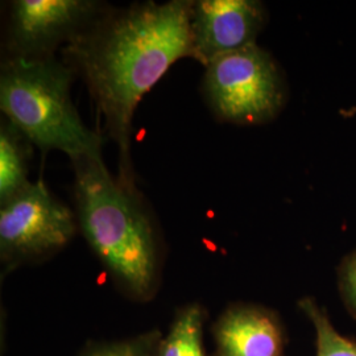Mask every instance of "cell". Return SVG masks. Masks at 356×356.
Instances as JSON below:
<instances>
[{"label": "cell", "mask_w": 356, "mask_h": 356, "mask_svg": "<svg viewBox=\"0 0 356 356\" xmlns=\"http://www.w3.org/2000/svg\"><path fill=\"white\" fill-rule=\"evenodd\" d=\"M74 74L56 56L38 60L7 57L0 73V108L42 152L57 149L72 161L103 159L102 136L82 122L72 101Z\"/></svg>", "instance_id": "obj_3"}, {"label": "cell", "mask_w": 356, "mask_h": 356, "mask_svg": "<svg viewBox=\"0 0 356 356\" xmlns=\"http://www.w3.org/2000/svg\"><path fill=\"white\" fill-rule=\"evenodd\" d=\"M204 98L216 118L236 126L273 120L288 99L276 60L257 44L220 56L204 66Z\"/></svg>", "instance_id": "obj_4"}, {"label": "cell", "mask_w": 356, "mask_h": 356, "mask_svg": "<svg viewBox=\"0 0 356 356\" xmlns=\"http://www.w3.org/2000/svg\"><path fill=\"white\" fill-rule=\"evenodd\" d=\"M72 164L81 232L128 293L151 297L159 281V244L140 194L114 177L103 159L85 157Z\"/></svg>", "instance_id": "obj_2"}, {"label": "cell", "mask_w": 356, "mask_h": 356, "mask_svg": "<svg viewBox=\"0 0 356 356\" xmlns=\"http://www.w3.org/2000/svg\"><path fill=\"white\" fill-rule=\"evenodd\" d=\"M266 23V7L257 0L193 1L194 60L206 66L220 56L254 45Z\"/></svg>", "instance_id": "obj_7"}, {"label": "cell", "mask_w": 356, "mask_h": 356, "mask_svg": "<svg viewBox=\"0 0 356 356\" xmlns=\"http://www.w3.org/2000/svg\"><path fill=\"white\" fill-rule=\"evenodd\" d=\"M161 339L159 331H149L123 341L98 344L81 356H153Z\"/></svg>", "instance_id": "obj_12"}, {"label": "cell", "mask_w": 356, "mask_h": 356, "mask_svg": "<svg viewBox=\"0 0 356 356\" xmlns=\"http://www.w3.org/2000/svg\"><path fill=\"white\" fill-rule=\"evenodd\" d=\"M31 141L13 126L3 120L0 126V204H6L31 184L28 166Z\"/></svg>", "instance_id": "obj_9"}, {"label": "cell", "mask_w": 356, "mask_h": 356, "mask_svg": "<svg viewBox=\"0 0 356 356\" xmlns=\"http://www.w3.org/2000/svg\"><path fill=\"white\" fill-rule=\"evenodd\" d=\"M160 343H161V342H160ZM159 347H160V346H159ZM153 356H160V353H159V348H157V351L154 353V355Z\"/></svg>", "instance_id": "obj_14"}, {"label": "cell", "mask_w": 356, "mask_h": 356, "mask_svg": "<svg viewBox=\"0 0 356 356\" xmlns=\"http://www.w3.org/2000/svg\"><path fill=\"white\" fill-rule=\"evenodd\" d=\"M300 309L316 331V356H356V342L342 335L331 323L329 314L312 297L298 301Z\"/></svg>", "instance_id": "obj_11"}, {"label": "cell", "mask_w": 356, "mask_h": 356, "mask_svg": "<svg viewBox=\"0 0 356 356\" xmlns=\"http://www.w3.org/2000/svg\"><path fill=\"white\" fill-rule=\"evenodd\" d=\"M204 310L198 304L184 307L159 347L160 356H204Z\"/></svg>", "instance_id": "obj_10"}, {"label": "cell", "mask_w": 356, "mask_h": 356, "mask_svg": "<svg viewBox=\"0 0 356 356\" xmlns=\"http://www.w3.org/2000/svg\"><path fill=\"white\" fill-rule=\"evenodd\" d=\"M218 356H282L284 331L275 312L264 306L236 304L216 325Z\"/></svg>", "instance_id": "obj_8"}, {"label": "cell", "mask_w": 356, "mask_h": 356, "mask_svg": "<svg viewBox=\"0 0 356 356\" xmlns=\"http://www.w3.org/2000/svg\"><path fill=\"white\" fill-rule=\"evenodd\" d=\"M0 206V257L8 268L54 254L76 235V213L42 178Z\"/></svg>", "instance_id": "obj_5"}, {"label": "cell", "mask_w": 356, "mask_h": 356, "mask_svg": "<svg viewBox=\"0 0 356 356\" xmlns=\"http://www.w3.org/2000/svg\"><path fill=\"white\" fill-rule=\"evenodd\" d=\"M107 7L94 0H16L7 29L8 58L54 56L60 45L91 26Z\"/></svg>", "instance_id": "obj_6"}, {"label": "cell", "mask_w": 356, "mask_h": 356, "mask_svg": "<svg viewBox=\"0 0 356 356\" xmlns=\"http://www.w3.org/2000/svg\"><path fill=\"white\" fill-rule=\"evenodd\" d=\"M337 282L344 307L356 319V248L346 254L339 263Z\"/></svg>", "instance_id": "obj_13"}, {"label": "cell", "mask_w": 356, "mask_h": 356, "mask_svg": "<svg viewBox=\"0 0 356 356\" xmlns=\"http://www.w3.org/2000/svg\"><path fill=\"white\" fill-rule=\"evenodd\" d=\"M191 0L143 1L110 10L66 44L63 60L85 81L119 152L118 178L135 188L134 115L143 97L181 58H194Z\"/></svg>", "instance_id": "obj_1"}]
</instances>
